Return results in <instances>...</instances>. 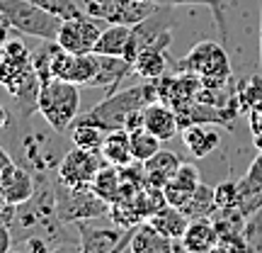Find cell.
Masks as SVG:
<instances>
[{"label": "cell", "instance_id": "obj_3", "mask_svg": "<svg viewBox=\"0 0 262 253\" xmlns=\"http://www.w3.org/2000/svg\"><path fill=\"white\" fill-rule=\"evenodd\" d=\"M54 202H56V215L63 224L110 217V202L97 195L93 185H66L56 178L54 180Z\"/></svg>", "mask_w": 262, "mask_h": 253}, {"label": "cell", "instance_id": "obj_34", "mask_svg": "<svg viewBox=\"0 0 262 253\" xmlns=\"http://www.w3.org/2000/svg\"><path fill=\"white\" fill-rule=\"evenodd\" d=\"M260 66H262V3H260Z\"/></svg>", "mask_w": 262, "mask_h": 253}, {"label": "cell", "instance_id": "obj_14", "mask_svg": "<svg viewBox=\"0 0 262 253\" xmlns=\"http://www.w3.org/2000/svg\"><path fill=\"white\" fill-rule=\"evenodd\" d=\"M129 248L134 253H168V251H175V248H182V241L178 244V241H172L168 236H163L158 229L146 219V222L136 224Z\"/></svg>", "mask_w": 262, "mask_h": 253}, {"label": "cell", "instance_id": "obj_21", "mask_svg": "<svg viewBox=\"0 0 262 253\" xmlns=\"http://www.w3.org/2000/svg\"><path fill=\"white\" fill-rule=\"evenodd\" d=\"M185 217H187L189 222L192 219H209V217L216 212V195H214V188H209L204 183H199L196 190L189 195V200L185 205L180 207Z\"/></svg>", "mask_w": 262, "mask_h": 253}, {"label": "cell", "instance_id": "obj_37", "mask_svg": "<svg viewBox=\"0 0 262 253\" xmlns=\"http://www.w3.org/2000/svg\"><path fill=\"white\" fill-rule=\"evenodd\" d=\"M260 212H262V207H260Z\"/></svg>", "mask_w": 262, "mask_h": 253}, {"label": "cell", "instance_id": "obj_32", "mask_svg": "<svg viewBox=\"0 0 262 253\" xmlns=\"http://www.w3.org/2000/svg\"><path fill=\"white\" fill-rule=\"evenodd\" d=\"M10 166H12V159H10L8 153L0 149V176H3V173H5V170H8Z\"/></svg>", "mask_w": 262, "mask_h": 253}, {"label": "cell", "instance_id": "obj_29", "mask_svg": "<svg viewBox=\"0 0 262 253\" xmlns=\"http://www.w3.org/2000/svg\"><path fill=\"white\" fill-rule=\"evenodd\" d=\"M216 251H248L245 236L243 234H224V236H219Z\"/></svg>", "mask_w": 262, "mask_h": 253}, {"label": "cell", "instance_id": "obj_26", "mask_svg": "<svg viewBox=\"0 0 262 253\" xmlns=\"http://www.w3.org/2000/svg\"><path fill=\"white\" fill-rule=\"evenodd\" d=\"M34 5H39L41 10H47L51 15H56L61 20H68V17H80L85 15L83 10L78 8L75 0H32Z\"/></svg>", "mask_w": 262, "mask_h": 253}, {"label": "cell", "instance_id": "obj_17", "mask_svg": "<svg viewBox=\"0 0 262 253\" xmlns=\"http://www.w3.org/2000/svg\"><path fill=\"white\" fill-rule=\"evenodd\" d=\"M129 37H131L129 25H117V22H110V25L100 32V39H97V44H95V54H104V56H122L124 59L126 47H129Z\"/></svg>", "mask_w": 262, "mask_h": 253}, {"label": "cell", "instance_id": "obj_7", "mask_svg": "<svg viewBox=\"0 0 262 253\" xmlns=\"http://www.w3.org/2000/svg\"><path fill=\"white\" fill-rule=\"evenodd\" d=\"M100 32L102 29L97 27V17H93V15L68 17L58 27L56 42L68 54H90V51H95Z\"/></svg>", "mask_w": 262, "mask_h": 253}, {"label": "cell", "instance_id": "obj_20", "mask_svg": "<svg viewBox=\"0 0 262 253\" xmlns=\"http://www.w3.org/2000/svg\"><path fill=\"white\" fill-rule=\"evenodd\" d=\"M134 73L143 81H158L168 71V51L165 49H143L139 56L131 61Z\"/></svg>", "mask_w": 262, "mask_h": 253}, {"label": "cell", "instance_id": "obj_5", "mask_svg": "<svg viewBox=\"0 0 262 253\" xmlns=\"http://www.w3.org/2000/svg\"><path fill=\"white\" fill-rule=\"evenodd\" d=\"M0 15L8 20L19 34L37 39H56L63 20L34 5L32 0H0Z\"/></svg>", "mask_w": 262, "mask_h": 253}, {"label": "cell", "instance_id": "obj_24", "mask_svg": "<svg viewBox=\"0 0 262 253\" xmlns=\"http://www.w3.org/2000/svg\"><path fill=\"white\" fill-rule=\"evenodd\" d=\"M129 141H131V153H134V161H148L153 153H158L160 151V139L158 137H153L146 127H141V129H134L129 131Z\"/></svg>", "mask_w": 262, "mask_h": 253}, {"label": "cell", "instance_id": "obj_31", "mask_svg": "<svg viewBox=\"0 0 262 253\" xmlns=\"http://www.w3.org/2000/svg\"><path fill=\"white\" fill-rule=\"evenodd\" d=\"M10 32H12V25H10L8 20L0 15V49L5 47V42L10 39Z\"/></svg>", "mask_w": 262, "mask_h": 253}, {"label": "cell", "instance_id": "obj_6", "mask_svg": "<svg viewBox=\"0 0 262 253\" xmlns=\"http://www.w3.org/2000/svg\"><path fill=\"white\" fill-rule=\"evenodd\" d=\"M78 229V251L85 253H117L131 244L134 229H122V226H88L85 222H75Z\"/></svg>", "mask_w": 262, "mask_h": 253}, {"label": "cell", "instance_id": "obj_19", "mask_svg": "<svg viewBox=\"0 0 262 253\" xmlns=\"http://www.w3.org/2000/svg\"><path fill=\"white\" fill-rule=\"evenodd\" d=\"M102 159L107 163H112L117 168L122 166H129L134 161V153H131V141H129V131L126 129H112L107 131L104 137V144H102Z\"/></svg>", "mask_w": 262, "mask_h": 253}, {"label": "cell", "instance_id": "obj_4", "mask_svg": "<svg viewBox=\"0 0 262 253\" xmlns=\"http://www.w3.org/2000/svg\"><path fill=\"white\" fill-rule=\"evenodd\" d=\"M175 71H189L202 78V85L206 88H224L231 85V61L226 49L219 42H199L187 56L178 61Z\"/></svg>", "mask_w": 262, "mask_h": 253}, {"label": "cell", "instance_id": "obj_9", "mask_svg": "<svg viewBox=\"0 0 262 253\" xmlns=\"http://www.w3.org/2000/svg\"><path fill=\"white\" fill-rule=\"evenodd\" d=\"M143 127H146L153 137H158L160 141H168L180 131L178 112H175L168 103L156 100V103H150L143 107Z\"/></svg>", "mask_w": 262, "mask_h": 253}, {"label": "cell", "instance_id": "obj_1", "mask_svg": "<svg viewBox=\"0 0 262 253\" xmlns=\"http://www.w3.org/2000/svg\"><path fill=\"white\" fill-rule=\"evenodd\" d=\"M156 100H160L158 85L153 83V81H146V83H141V85H134V88H126V90L107 95L102 103H97L85 117H78L75 122L93 124V127H100L104 131L124 129L126 117L134 110H141V107L156 103Z\"/></svg>", "mask_w": 262, "mask_h": 253}, {"label": "cell", "instance_id": "obj_2", "mask_svg": "<svg viewBox=\"0 0 262 253\" xmlns=\"http://www.w3.org/2000/svg\"><path fill=\"white\" fill-rule=\"evenodd\" d=\"M78 110H80V85L61 78H51L41 83L37 112L47 120L54 131L63 134L71 129L78 120Z\"/></svg>", "mask_w": 262, "mask_h": 253}, {"label": "cell", "instance_id": "obj_33", "mask_svg": "<svg viewBox=\"0 0 262 253\" xmlns=\"http://www.w3.org/2000/svg\"><path fill=\"white\" fill-rule=\"evenodd\" d=\"M8 124H10V114H8V110H5V107L0 105V131L5 129Z\"/></svg>", "mask_w": 262, "mask_h": 253}, {"label": "cell", "instance_id": "obj_10", "mask_svg": "<svg viewBox=\"0 0 262 253\" xmlns=\"http://www.w3.org/2000/svg\"><path fill=\"white\" fill-rule=\"evenodd\" d=\"M129 73H134V66L131 61L122 56H104V54H97V73H95L93 83L88 88H104L107 95L117 93V88L122 85V81Z\"/></svg>", "mask_w": 262, "mask_h": 253}, {"label": "cell", "instance_id": "obj_36", "mask_svg": "<svg viewBox=\"0 0 262 253\" xmlns=\"http://www.w3.org/2000/svg\"><path fill=\"white\" fill-rule=\"evenodd\" d=\"M153 3H158V0H153Z\"/></svg>", "mask_w": 262, "mask_h": 253}, {"label": "cell", "instance_id": "obj_16", "mask_svg": "<svg viewBox=\"0 0 262 253\" xmlns=\"http://www.w3.org/2000/svg\"><path fill=\"white\" fill-rule=\"evenodd\" d=\"M180 156L172 153V151H163L153 153L148 161H143V173H146V185H153V188H163L172 176L175 170L180 168Z\"/></svg>", "mask_w": 262, "mask_h": 253}, {"label": "cell", "instance_id": "obj_15", "mask_svg": "<svg viewBox=\"0 0 262 253\" xmlns=\"http://www.w3.org/2000/svg\"><path fill=\"white\" fill-rule=\"evenodd\" d=\"M182 251L189 253H209L216 251L219 244V231L211 219H192L187 224V231L182 234Z\"/></svg>", "mask_w": 262, "mask_h": 253}, {"label": "cell", "instance_id": "obj_13", "mask_svg": "<svg viewBox=\"0 0 262 253\" xmlns=\"http://www.w3.org/2000/svg\"><path fill=\"white\" fill-rule=\"evenodd\" d=\"M202 180H199V170L192 163H180V168L175 170V176L163 185V195L168 200V205L182 207L189 200V195L196 190Z\"/></svg>", "mask_w": 262, "mask_h": 253}, {"label": "cell", "instance_id": "obj_25", "mask_svg": "<svg viewBox=\"0 0 262 253\" xmlns=\"http://www.w3.org/2000/svg\"><path fill=\"white\" fill-rule=\"evenodd\" d=\"M71 137H73V144H75V146L100 153V151H102V144H104L107 131L100 129V127H93V124L75 122L73 124V134H71Z\"/></svg>", "mask_w": 262, "mask_h": 253}, {"label": "cell", "instance_id": "obj_11", "mask_svg": "<svg viewBox=\"0 0 262 253\" xmlns=\"http://www.w3.org/2000/svg\"><path fill=\"white\" fill-rule=\"evenodd\" d=\"M0 190H3V195L8 200L10 205H25L27 200H32L34 195V190H37V180L29 176L25 168H19V166H10L3 176H0Z\"/></svg>", "mask_w": 262, "mask_h": 253}, {"label": "cell", "instance_id": "obj_23", "mask_svg": "<svg viewBox=\"0 0 262 253\" xmlns=\"http://www.w3.org/2000/svg\"><path fill=\"white\" fill-rule=\"evenodd\" d=\"M235 100H238L241 112L262 107V75H250L235 85Z\"/></svg>", "mask_w": 262, "mask_h": 253}, {"label": "cell", "instance_id": "obj_27", "mask_svg": "<svg viewBox=\"0 0 262 253\" xmlns=\"http://www.w3.org/2000/svg\"><path fill=\"white\" fill-rule=\"evenodd\" d=\"M243 236H245V244H248V251H262V212L260 209L245 219Z\"/></svg>", "mask_w": 262, "mask_h": 253}, {"label": "cell", "instance_id": "obj_8", "mask_svg": "<svg viewBox=\"0 0 262 253\" xmlns=\"http://www.w3.org/2000/svg\"><path fill=\"white\" fill-rule=\"evenodd\" d=\"M107 161L102 159V153H95V151L80 149V146H73V149L66 153L61 163H58V176L56 178L66 185H90L93 178L97 176V170L102 168Z\"/></svg>", "mask_w": 262, "mask_h": 253}, {"label": "cell", "instance_id": "obj_28", "mask_svg": "<svg viewBox=\"0 0 262 253\" xmlns=\"http://www.w3.org/2000/svg\"><path fill=\"white\" fill-rule=\"evenodd\" d=\"M214 195H216V207H241V202H243L238 183H233V180H226L221 185H216Z\"/></svg>", "mask_w": 262, "mask_h": 253}, {"label": "cell", "instance_id": "obj_22", "mask_svg": "<svg viewBox=\"0 0 262 253\" xmlns=\"http://www.w3.org/2000/svg\"><path fill=\"white\" fill-rule=\"evenodd\" d=\"M93 190L97 192V195L102 197V200H107L110 205H112L114 200L119 197V192H122V170L117 168V166H112V163H104L102 168L97 170V176L93 178Z\"/></svg>", "mask_w": 262, "mask_h": 253}, {"label": "cell", "instance_id": "obj_35", "mask_svg": "<svg viewBox=\"0 0 262 253\" xmlns=\"http://www.w3.org/2000/svg\"><path fill=\"white\" fill-rule=\"evenodd\" d=\"M255 146H257V151H262V134H255Z\"/></svg>", "mask_w": 262, "mask_h": 253}, {"label": "cell", "instance_id": "obj_12", "mask_svg": "<svg viewBox=\"0 0 262 253\" xmlns=\"http://www.w3.org/2000/svg\"><path fill=\"white\" fill-rule=\"evenodd\" d=\"M180 134H182L185 149H187L194 159L211 156V153L219 149V144H221V134H219V129H214L211 124H189V127H182Z\"/></svg>", "mask_w": 262, "mask_h": 253}, {"label": "cell", "instance_id": "obj_30", "mask_svg": "<svg viewBox=\"0 0 262 253\" xmlns=\"http://www.w3.org/2000/svg\"><path fill=\"white\" fill-rule=\"evenodd\" d=\"M10 229H12V226L0 217V253H5V251L12 248V236H10Z\"/></svg>", "mask_w": 262, "mask_h": 253}, {"label": "cell", "instance_id": "obj_18", "mask_svg": "<svg viewBox=\"0 0 262 253\" xmlns=\"http://www.w3.org/2000/svg\"><path fill=\"white\" fill-rule=\"evenodd\" d=\"M148 222L158 229L160 234L172 239V241H180L182 234L187 231V224H189V219L185 217V212H182L180 207H172V205H165L163 209H158L153 217H148Z\"/></svg>", "mask_w": 262, "mask_h": 253}]
</instances>
